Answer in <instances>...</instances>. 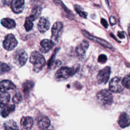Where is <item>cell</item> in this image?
I'll return each instance as SVG.
<instances>
[{"instance_id":"obj_11","label":"cell","mask_w":130,"mask_h":130,"mask_svg":"<svg viewBox=\"0 0 130 130\" xmlns=\"http://www.w3.org/2000/svg\"><path fill=\"white\" fill-rule=\"evenodd\" d=\"M54 43L51 40L44 39L40 42V50L42 53L49 52L54 46Z\"/></svg>"},{"instance_id":"obj_29","label":"cell","mask_w":130,"mask_h":130,"mask_svg":"<svg viewBox=\"0 0 130 130\" xmlns=\"http://www.w3.org/2000/svg\"><path fill=\"white\" fill-rule=\"evenodd\" d=\"M122 84L124 87H126L127 89H129V74H127L121 81Z\"/></svg>"},{"instance_id":"obj_23","label":"cell","mask_w":130,"mask_h":130,"mask_svg":"<svg viewBox=\"0 0 130 130\" xmlns=\"http://www.w3.org/2000/svg\"><path fill=\"white\" fill-rule=\"evenodd\" d=\"M4 127L5 129L7 130L19 129V127H18L16 122L12 119L5 121L4 123Z\"/></svg>"},{"instance_id":"obj_5","label":"cell","mask_w":130,"mask_h":130,"mask_svg":"<svg viewBox=\"0 0 130 130\" xmlns=\"http://www.w3.org/2000/svg\"><path fill=\"white\" fill-rule=\"evenodd\" d=\"M18 42L15 36L12 34L7 35L3 42V47L8 51L13 50L17 45Z\"/></svg>"},{"instance_id":"obj_9","label":"cell","mask_w":130,"mask_h":130,"mask_svg":"<svg viewBox=\"0 0 130 130\" xmlns=\"http://www.w3.org/2000/svg\"><path fill=\"white\" fill-rule=\"evenodd\" d=\"M82 34L88 39H89L94 42H95L100 44V45H102L103 46H104L106 48H107L112 51L114 50L113 47L111 46V45L110 43H109L107 41H105V40H103V39L95 37V36H92V35L90 34L89 32H88L87 31H86L85 30H82Z\"/></svg>"},{"instance_id":"obj_30","label":"cell","mask_w":130,"mask_h":130,"mask_svg":"<svg viewBox=\"0 0 130 130\" xmlns=\"http://www.w3.org/2000/svg\"><path fill=\"white\" fill-rule=\"evenodd\" d=\"M98 60L99 62H100L101 63H104L106 62V61L107 60V57L106 55L102 54H101L100 55H99Z\"/></svg>"},{"instance_id":"obj_10","label":"cell","mask_w":130,"mask_h":130,"mask_svg":"<svg viewBox=\"0 0 130 130\" xmlns=\"http://www.w3.org/2000/svg\"><path fill=\"white\" fill-rule=\"evenodd\" d=\"M12 11L16 14L21 13L24 8V0H13L11 3Z\"/></svg>"},{"instance_id":"obj_15","label":"cell","mask_w":130,"mask_h":130,"mask_svg":"<svg viewBox=\"0 0 130 130\" xmlns=\"http://www.w3.org/2000/svg\"><path fill=\"white\" fill-rule=\"evenodd\" d=\"M20 124L22 129H30L33 125L32 118L30 116L23 117L21 119Z\"/></svg>"},{"instance_id":"obj_24","label":"cell","mask_w":130,"mask_h":130,"mask_svg":"<svg viewBox=\"0 0 130 130\" xmlns=\"http://www.w3.org/2000/svg\"><path fill=\"white\" fill-rule=\"evenodd\" d=\"M6 107V106H5ZM15 109V106L14 105H11L10 106H6V107L1 111V114L3 117L6 118L9 116V115Z\"/></svg>"},{"instance_id":"obj_6","label":"cell","mask_w":130,"mask_h":130,"mask_svg":"<svg viewBox=\"0 0 130 130\" xmlns=\"http://www.w3.org/2000/svg\"><path fill=\"white\" fill-rule=\"evenodd\" d=\"M14 58L17 65L22 67L26 63L28 59V55L24 50L19 49L15 52Z\"/></svg>"},{"instance_id":"obj_1","label":"cell","mask_w":130,"mask_h":130,"mask_svg":"<svg viewBox=\"0 0 130 130\" xmlns=\"http://www.w3.org/2000/svg\"><path fill=\"white\" fill-rule=\"evenodd\" d=\"M29 61L33 65V71L35 73H38L41 71L46 64L44 56L37 51H34L31 53Z\"/></svg>"},{"instance_id":"obj_21","label":"cell","mask_w":130,"mask_h":130,"mask_svg":"<svg viewBox=\"0 0 130 130\" xmlns=\"http://www.w3.org/2000/svg\"><path fill=\"white\" fill-rule=\"evenodd\" d=\"M35 20V19L34 17L31 15H30V16H29L26 18L25 22L24 24V26L25 28L26 31H29L32 29L34 26L33 21Z\"/></svg>"},{"instance_id":"obj_2","label":"cell","mask_w":130,"mask_h":130,"mask_svg":"<svg viewBox=\"0 0 130 130\" xmlns=\"http://www.w3.org/2000/svg\"><path fill=\"white\" fill-rule=\"evenodd\" d=\"M77 68L73 67L69 68L68 67H62L56 72L55 78L59 80L67 79L75 74L77 71Z\"/></svg>"},{"instance_id":"obj_35","label":"cell","mask_w":130,"mask_h":130,"mask_svg":"<svg viewBox=\"0 0 130 130\" xmlns=\"http://www.w3.org/2000/svg\"><path fill=\"white\" fill-rule=\"evenodd\" d=\"M106 2H107V3L109 5V1H108V0H106Z\"/></svg>"},{"instance_id":"obj_28","label":"cell","mask_w":130,"mask_h":130,"mask_svg":"<svg viewBox=\"0 0 130 130\" xmlns=\"http://www.w3.org/2000/svg\"><path fill=\"white\" fill-rule=\"evenodd\" d=\"M22 100V96L20 92H17L15 93L12 98V101L15 104H19L21 102Z\"/></svg>"},{"instance_id":"obj_18","label":"cell","mask_w":130,"mask_h":130,"mask_svg":"<svg viewBox=\"0 0 130 130\" xmlns=\"http://www.w3.org/2000/svg\"><path fill=\"white\" fill-rule=\"evenodd\" d=\"M50 121L46 116H44L41 118L38 122V126L40 129H47L50 126Z\"/></svg>"},{"instance_id":"obj_34","label":"cell","mask_w":130,"mask_h":130,"mask_svg":"<svg viewBox=\"0 0 130 130\" xmlns=\"http://www.w3.org/2000/svg\"><path fill=\"white\" fill-rule=\"evenodd\" d=\"M13 0H2V3L4 5H10Z\"/></svg>"},{"instance_id":"obj_31","label":"cell","mask_w":130,"mask_h":130,"mask_svg":"<svg viewBox=\"0 0 130 130\" xmlns=\"http://www.w3.org/2000/svg\"><path fill=\"white\" fill-rule=\"evenodd\" d=\"M109 20H110V24L111 25H115L116 23V19L113 16H111L110 18H109Z\"/></svg>"},{"instance_id":"obj_4","label":"cell","mask_w":130,"mask_h":130,"mask_svg":"<svg viewBox=\"0 0 130 130\" xmlns=\"http://www.w3.org/2000/svg\"><path fill=\"white\" fill-rule=\"evenodd\" d=\"M122 79L120 77H116L112 78L109 83V89L115 93H119L122 91L124 87L122 84Z\"/></svg>"},{"instance_id":"obj_32","label":"cell","mask_w":130,"mask_h":130,"mask_svg":"<svg viewBox=\"0 0 130 130\" xmlns=\"http://www.w3.org/2000/svg\"><path fill=\"white\" fill-rule=\"evenodd\" d=\"M101 24L105 27V28H107L108 26V22L107 21H106V19H105L104 18H102L101 20Z\"/></svg>"},{"instance_id":"obj_8","label":"cell","mask_w":130,"mask_h":130,"mask_svg":"<svg viewBox=\"0 0 130 130\" xmlns=\"http://www.w3.org/2000/svg\"><path fill=\"white\" fill-rule=\"evenodd\" d=\"M111 73V69L109 67H106L100 70L97 75V80L99 84H106L109 80Z\"/></svg>"},{"instance_id":"obj_19","label":"cell","mask_w":130,"mask_h":130,"mask_svg":"<svg viewBox=\"0 0 130 130\" xmlns=\"http://www.w3.org/2000/svg\"><path fill=\"white\" fill-rule=\"evenodd\" d=\"M2 25L8 29H12L16 26L15 21L10 18H5L1 20Z\"/></svg>"},{"instance_id":"obj_14","label":"cell","mask_w":130,"mask_h":130,"mask_svg":"<svg viewBox=\"0 0 130 130\" xmlns=\"http://www.w3.org/2000/svg\"><path fill=\"white\" fill-rule=\"evenodd\" d=\"M89 46V43L86 40H83L76 48V51L79 56L82 57L84 55Z\"/></svg>"},{"instance_id":"obj_3","label":"cell","mask_w":130,"mask_h":130,"mask_svg":"<svg viewBox=\"0 0 130 130\" xmlns=\"http://www.w3.org/2000/svg\"><path fill=\"white\" fill-rule=\"evenodd\" d=\"M98 102L103 106L110 105L113 102V96L108 89H102L96 94Z\"/></svg>"},{"instance_id":"obj_17","label":"cell","mask_w":130,"mask_h":130,"mask_svg":"<svg viewBox=\"0 0 130 130\" xmlns=\"http://www.w3.org/2000/svg\"><path fill=\"white\" fill-rule=\"evenodd\" d=\"M10 100V95L9 93L5 92L0 93V108L6 106Z\"/></svg>"},{"instance_id":"obj_7","label":"cell","mask_w":130,"mask_h":130,"mask_svg":"<svg viewBox=\"0 0 130 130\" xmlns=\"http://www.w3.org/2000/svg\"><path fill=\"white\" fill-rule=\"evenodd\" d=\"M63 29V24L61 22H56L51 29V40L57 42L61 36Z\"/></svg>"},{"instance_id":"obj_22","label":"cell","mask_w":130,"mask_h":130,"mask_svg":"<svg viewBox=\"0 0 130 130\" xmlns=\"http://www.w3.org/2000/svg\"><path fill=\"white\" fill-rule=\"evenodd\" d=\"M34 85V83L31 81H26L22 84V89L25 95H28L30 91V90L32 89Z\"/></svg>"},{"instance_id":"obj_27","label":"cell","mask_w":130,"mask_h":130,"mask_svg":"<svg viewBox=\"0 0 130 130\" xmlns=\"http://www.w3.org/2000/svg\"><path fill=\"white\" fill-rule=\"evenodd\" d=\"M74 8L76 11V12L82 17L84 18H86L87 16V13L86 12H84L83 11L81 7L78 5H74Z\"/></svg>"},{"instance_id":"obj_26","label":"cell","mask_w":130,"mask_h":130,"mask_svg":"<svg viewBox=\"0 0 130 130\" xmlns=\"http://www.w3.org/2000/svg\"><path fill=\"white\" fill-rule=\"evenodd\" d=\"M11 70V68L7 63L0 62V75L8 72Z\"/></svg>"},{"instance_id":"obj_13","label":"cell","mask_w":130,"mask_h":130,"mask_svg":"<svg viewBox=\"0 0 130 130\" xmlns=\"http://www.w3.org/2000/svg\"><path fill=\"white\" fill-rule=\"evenodd\" d=\"M16 88V85L11 81L4 80L0 82V91L7 92L9 90H14Z\"/></svg>"},{"instance_id":"obj_16","label":"cell","mask_w":130,"mask_h":130,"mask_svg":"<svg viewBox=\"0 0 130 130\" xmlns=\"http://www.w3.org/2000/svg\"><path fill=\"white\" fill-rule=\"evenodd\" d=\"M129 117L128 115L125 112L122 113L118 119V124L121 128H125L129 125Z\"/></svg>"},{"instance_id":"obj_33","label":"cell","mask_w":130,"mask_h":130,"mask_svg":"<svg viewBox=\"0 0 130 130\" xmlns=\"http://www.w3.org/2000/svg\"><path fill=\"white\" fill-rule=\"evenodd\" d=\"M117 35H118V37L120 38V39H124L125 37V34L124 31H119L117 33Z\"/></svg>"},{"instance_id":"obj_20","label":"cell","mask_w":130,"mask_h":130,"mask_svg":"<svg viewBox=\"0 0 130 130\" xmlns=\"http://www.w3.org/2000/svg\"><path fill=\"white\" fill-rule=\"evenodd\" d=\"M53 2L57 5H59V6H60V7L62 8L63 10L64 11V12H65L66 14V15L67 16L70 18V19H74V15L73 14V13H72V12L69 10L66 7V6L63 4V3L60 0H53Z\"/></svg>"},{"instance_id":"obj_12","label":"cell","mask_w":130,"mask_h":130,"mask_svg":"<svg viewBox=\"0 0 130 130\" xmlns=\"http://www.w3.org/2000/svg\"><path fill=\"white\" fill-rule=\"evenodd\" d=\"M50 25L49 20L44 17H42L38 23V28L40 32L44 33L49 29Z\"/></svg>"},{"instance_id":"obj_25","label":"cell","mask_w":130,"mask_h":130,"mask_svg":"<svg viewBox=\"0 0 130 130\" xmlns=\"http://www.w3.org/2000/svg\"><path fill=\"white\" fill-rule=\"evenodd\" d=\"M42 8L40 6H36L32 8L31 15L34 17L35 20L38 18L40 16L42 12Z\"/></svg>"}]
</instances>
